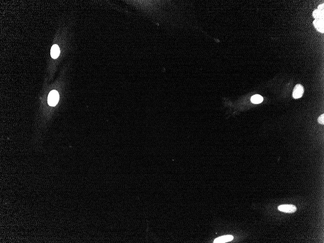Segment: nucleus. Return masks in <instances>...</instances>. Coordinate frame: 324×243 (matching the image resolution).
I'll list each match as a JSON object with an SVG mask.
<instances>
[{"label":"nucleus","mask_w":324,"mask_h":243,"mask_svg":"<svg viewBox=\"0 0 324 243\" xmlns=\"http://www.w3.org/2000/svg\"><path fill=\"white\" fill-rule=\"evenodd\" d=\"M59 96L58 91L56 90H52L49 94L48 98V104L51 106H55L58 104V102Z\"/></svg>","instance_id":"obj_1"},{"label":"nucleus","mask_w":324,"mask_h":243,"mask_svg":"<svg viewBox=\"0 0 324 243\" xmlns=\"http://www.w3.org/2000/svg\"><path fill=\"white\" fill-rule=\"evenodd\" d=\"M303 93L304 88L303 86L300 84H297L294 88L293 92V97L296 99L300 98L302 97Z\"/></svg>","instance_id":"obj_2"},{"label":"nucleus","mask_w":324,"mask_h":243,"mask_svg":"<svg viewBox=\"0 0 324 243\" xmlns=\"http://www.w3.org/2000/svg\"><path fill=\"white\" fill-rule=\"evenodd\" d=\"M278 209L280 211L286 213H293L296 211V207L293 205H282L278 207Z\"/></svg>","instance_id":"obj_3"},{"label":"nucleus","mask_w":324,"mask_h":243,"mask_svg":"<svg viewBox=\"0 0 324 243\" xmlns=\"http://www.w3.org/2000/svg\"><path fill=\"white\" fill-rule=\"evenodd\" d=\"M312 15L316 20L324 19V4L319 5L318 9L313 11Z\"/></svg>","instance_id":"obj_4"},{"label":"nucleus","mask_w":324,"mask_h":243,"mask_svg":"<svg viewBox=\"0 0 324 243\" xmlns=\"http://www.w3.org/2000/svg\"><path fill=\"white\" fill-rule=\"evenodd\" d=\"M313 25L315 28L321 33H324V19H317L313 21Z\"/></svg>","instance_id":"obj_5"},{"label":"nucleus","mask_w":324,"mask_h":243,"mask_svg":"<svg viewBox=\"0 0 324 243\" xmlns=\"http://www.w3.org/2000/svg\"><path fill=\"white\" fill-rule=\"evenodd\" d=\"M233 239V237L232 235H229L222 236L221 237L216 238V239L214 240V241H213V243H226V242L231 241Z\"/></svg>","instance_id":"obj_6"},{"label":"nucleus","mask_w":324,"mask_h":243,"mask_svg":"<svg viewBox=\"0 0 324 243\" xmlns=\"http://www.w3.org/2000/svg\"><path fill=\"white\" fill-rule=\"evenodd\" d=\"M60 54V49L58 45L52 46L51 51V55L52 58L56 59L58 57Z\"/></svg>","instance_id":"obj_7"},{"label":"nucleus","mask_w":324,"mask_h":243,"mask_svg":"<svg viewBox=\"0 0 324 243\" xmlns=\"http://www.w3.org/2000/svg\"><path fill=\"white\" fill-rule=\"evenodd\" d=\"M263 100V97L258 94L253 95L251 98V102L255 104H259V103H261Z\"/></svg>","instance_id":"obj_8"},{"label":"nucleus","mask_w":324,"mask_h":243,"mask_svg":"<svg viewBox=\"0 0 324 243\" xmlns=\"http://www.w3.org/2000/svg\"><path fill=\"white\" fill-rule=\"evenodd\" d=\"M324 115L322 114L318 118V122L320 124H324Z\"/></svg>","instance_id":"obj_9"}]
</instances>
